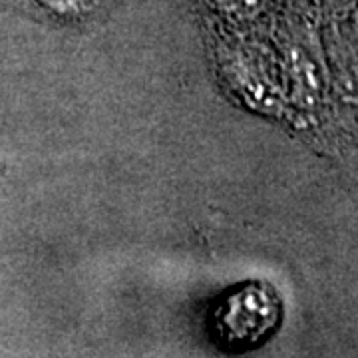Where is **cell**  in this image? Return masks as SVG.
Listing matches in <instances>:
<instances>
[{
  "label": "cell",
  "instance_id": "6da1fadb",
  "mask_svg": "<svg viewBox=\"0 0 358 358\" xmlns=\"http://www.w3.org/2000/svg\"><path fill=\"white\" fill-rule=\"evenodd\" d=\"M282 305L277 291L263 281L229 289L211 310V331L219 346L241 352L265 343L281 322Z\"/></svg>",
  "mask_w": 358,
  "mask_h": 358
},
{
  "label": "cell",
  "instance_id": "7a4b0ae2",
  "mask_svg": "<svg viewBox=\"0 0 358 358\" xmlns=\"http://www.w3.org/2000/svg\"><path fill=\"white\" fill-rule=\"evenodd\" d=\"M42 8L60 18H86L98 13L106 0H36Z\"/></svg>",
  "mask_w": 358,
  "mask_h": 358
},
{
  "label": "cell",
  "instance_id": "3957f363",
  "mask_svg": "<svg viewBox=\"0 0 358 358\" xmlns=\"http://www.w3.org/2000/svg\"><path fill=\"white\" fill-rule=\"evenodd\" d=\"M219 6V10H223L229 16H237V18H249L255 16L261 8L263 0H213Z\"/></svg>",
  "mask_w": 358,
  "mask_h": 358
}]
</instances>
